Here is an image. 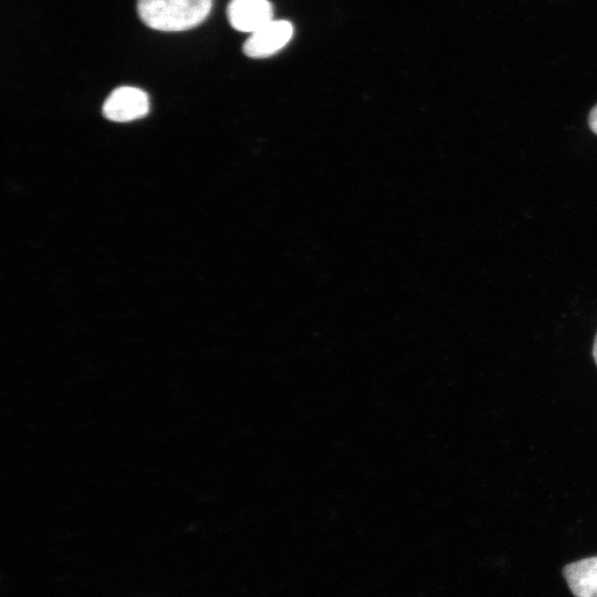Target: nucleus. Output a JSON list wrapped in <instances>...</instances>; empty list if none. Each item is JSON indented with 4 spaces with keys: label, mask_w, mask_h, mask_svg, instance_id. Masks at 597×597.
Here are the masks:
<instances>
[{
    "label": "nucleus",
    "mask_w": 597,
    "mask_h": 597,
    "mask_svg": "<svg viewBox=\"0 0 597 597\" xmlns=\"http://www.w3.org/2000/svg\"><path fill=\"white\" fill-rule=\"evenodd\" d=\"M293 24L286 20H271L251 35L243 44V53L252 59L273 55L293 36Z\"/></svg>",
    "instance_id": "nucleus-3"
},
{
    "label": "nucleus",
    "mask_w": 597,
    "mask_h": 597,
    "mask_svg": "<svg viewBox=\"0 0 597 597\" xmlns=\"http://www.w3.org/2000/svg\"><path fill=\"white\" fill-rule=\"evenodd\" d=\"M148 112V95L143 90L133 86L115 88L103 105V115L118 123L138 119Z\"/></svg>",
    "instance_id": "nucleus-2"
},
{
    "label": "nucleus",
    "mask_w": 597,
    "mask_h": 597,
    "mask_svg": "<svg viewBox=\"0 0 597 597\" xmlns=\"http://www.w3.org/2000/svg\"><path fill=\"white\" fill-rule=\"evenodd\" d=\"M597 597V596H596Z\"/></svg>",
    "instance_id": "nucleus-8"
},
{
    "label": "nucleus",
    "mask_w": 597,
    "mask_h": 597,
    "mask_svg": "<svg viewBox=\"0 0 597 597\" xmlns=\"http://www.w3.org/2000/svg\"><path fill=\"white\" fill-rule=\"evenodd\" d=\"M227 15L233 29L252 33L273 20V8L269 0H231Z\"/></svg>",
    "instance_id": "nucleus-4"
},
{
    "label": "nucleus",
    "mask_w": 597,
    "mask_h": 597,
    "mask_svg": "<svg viewBox=\"0 0 597 597\" xmlns=\"http://www.w3.org/2000/svg\"><path fill=\"white\" fill-rule=\"evenodd\" d=\"M212 0H137L140 20L165 32L192 29L210 13Z\"/></svg>",
    "instance_id": "nucleus-1"
},
{
    "label": "nucleus",
    "mask_w": 597,
    "mask_h": 597,
    "mask_svg": "<svg viewBox=\"0 0 597 597\" xmlns=\"http://www.w3.org/2000/svg\"><path fill=\"white\" fill-rule=\"evenodd\" d=\"M593 356H594V359H595V362L597 364V334H596V337H595V341H594Z\"/></svg>",
    "instance_id": "nucleus-7"
},
{
    "label": "nucleus",
    "mask_w": 597,
    "mask_h": 597,
    "mask_svg": "<svg viewBox=\"0 0 597 597\" xmlns=\"http://www.w3.org/2000/svg\"><path fill=\"white\" fill-rule=\"evenodd\" d=\"M563 575L575 597L597 596V556L567 564Z\"/></svg>",
    "instance_id": "nucleus-5"
},
{
    "label": "nucleus",
    "mask_w": 597,
    "mask_h": 597,
    "mask_svg": "<svg viewBox=\"0 0 597 597\" xmlns=\"http://www.w3.org/2000/svg\"><path fill=\"white\" fill-rule=\"evenodd\" d=\"M588 124L593 133L597 135V105L594 106L589 113Z\"/></svg>",
    "instance_id": "nucleus-6"
}]
</instances>
